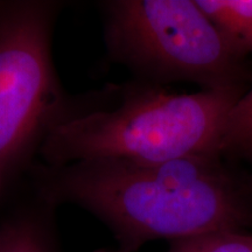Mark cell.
I'll return each instance as SVG.
<instances>
[{"mask_svg": "<svg viewBox=\"0 0 252 252\" xmlns=\"http://www.w3.org/2000/svg\"><path fill=\"white\" fill-rule=\"evenodd\" d=\"M167 252H252V234L214 231L169 242Z\"/></svg>", "mask_w": 252, "mask_h": 252, "instance_id": "8", "label": "cell"}, {"mask_svg": "<svg viewBox=\"0 0 252 252\" xmlns=\"http://www.w3.org/2000/svg\"><path fill=\"white\" fill-rule=\"evenodd\" d=\"M220 154L228 161L252 165V81L226 118Z\"/></svg>", "mask_w": 252, "mask_h": 252, "instance_id": "7", "label": "cell"}, {"mask_svg": "<svg viewBox=\"0 0 252 252\" xmlns=\"http://www.w3.org/2000/svg\"><path fill=\"white\" fill-rule=\"evenodd\" d=\"M195 1L237 52L252 54V0Z\"/></svg>", "mask_w": 252, "mask_h": 252, "instance_id": "6", "label": "cell"}, {"mask_svg": "<svg viewBox=\"0 0 252 252\" xmlns=\"http://www.w3.org/2000/svg\"><path fill=\"white\" fill-rule=\"evenodd\" d=\"M56 207L32 188L0 216V252H61Z\"/></svg>", "mask_w": 252, "mask_h": 252, "instance_id": "5", "label": "cell"}, {"mask_svg": "<svg viewBox=\"0 0 252 252\" xmlns=\"http://www.w3.org/2000/svg\"><path fill=\"white\" fill-rule=\"evenodd\" d=\"M248 89L174 94L132 81L72 99L41 145L42 163L84 160L163 162L220 154L226 118Z\"/></svg>", "mask_w": 252, "mask_h": 252, "instance_id": "2", "label": "cell"}, {"mask_svg": "<svg viewBox=\"0 0 252 252\" xmlns=\"http://www.w3.org/2000/svg\"><path fill=\"white\" fill-rule=\"evenodd\" d=\"M28 173L35 193L56 207L72 204L90 213L123 252L157 239L252 229L250 173L220 154L152 163H34Z\"/></svg>", "mask_w": 252, "mask_h": 252, "instance_id": "1", "label": "cell"}, {"mask_svg": "<svg viewBox=\"0 0 252 252\" xmlns=\"http://www.w3.org/2000/svg\"><path fill=\"white\" fill-rule=\"evenodd\" d=\"M2 187H4V182H2V178L1 175H0V191L2 190Z\"/></svg>", "mask_w": 252, "mask_h": 252, "instance_id": "10", "label": "cell"}, {"mask_svg": "<svg viewBox=\"0 0 252 252\" xmlns=\"http://www.w3.org/2000/svg\"><path fill=\"white\" fill-rule=\"evenodd\" d=\"M94 252H123L119 250V249H116V250H106V249H100V250H96Z\"/></svg>", "mask_w": 252, "mask_h": 252, "instance_id": "9", "label": "cell"}, {"mask_svg": "<svg viewBox=\"0 0 252 252\" xmlns=\"http://www.w3.org/2000/svg\"><path fill=\"white\" fill-rule=\"evenodd\" d=\"M250 184H251V187H252V172L250 173Z\"/></svg>", "mask_w": 252, "mask_h": 252, "instance_id": "11", "label": "cell"}, {"mask_svg": "<svg viewBox=\"0 0 252 252\" xmlns=\"http://www.w3.org/2000/svg\"><path fill=\"white\" fill-rule=\"evenodd\" d=\"M110 59L135 80L165 87L190 82L202 90L248 89L252 67L195 0L99 2Z\"/></svg>", "mask_w": 252, "mask_h": 252, "instance_id": "3", "label": "cell"}, {"mask_svg": "<svg viewBox=\"0 0 252 252\" xmlns=\"http://www.w3.org/2000/svg\"><path fill=\"white\" fill-rule=\"evenodd\" d=\"M63 2L0 0V175L4 186L30 172L43 140L68 112L53 60Z\"/></svg>", "mask_w": 252, "mask_h": 252, "instance_id": "4", "label": "cell"}]
</instances>
